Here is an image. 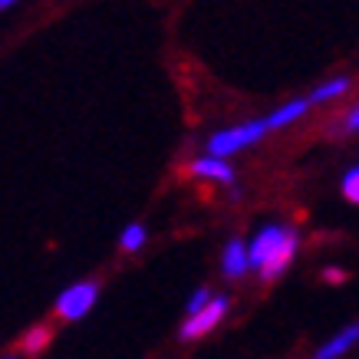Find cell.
<instances>
[{
	"label": "cell",
	"instance_id": "6da1fadb",
	"mask_svg": "<svg viewBox=\"0 0 359 359\" xmlns=\"http://www.w3.org/2000/svg\"><path fill=\"white\" fill-rule=\"evenodd\" d=\"M297 244H300L297 231L283 228V224H267L248 244V261L267 280H273V277H280L290 267V261H294V254H297Z\"/></svg>",
	"mask_w": 359,
	"mask_h": 359
},
{
	"label": "cell",
	"instance_id": "7a4b0ae2",
	"mask_svg": "<svg viewBox=\"0 0 359 359\" xmlns=\"http://www.w3.org/2000/svg\"><path fill=\"white\" fill-rule=\"evenodd\" d=\"M267 122L264 119H254V122H244V126H234V129H224V132H215L211 142H208V155L211 158H224L228 162L234 152H244L248 145L261 142L267 135Z\"/></svg>",
	"mask_w": 359,
	"mask_h": 359
},
{
	"label": "cell",
	"instance_id": "3957f363",
	"mask_svg": "<svg viewBox=\"0 0 359 359\" xmlns=\"http://www.w3.org/2000/svg\"><path fill=\"white\" fill-rule=\"evenodd\" d=\"M99 300V283L96 280H79V283H69L63 294L56 297V316L66 320V323H76L83 316L96 306Z\"/></svg>",
	"mask_w": 359,
	"mask_h": 359
},
{
	"label": "cell",
	"instance_id": "277c9868",
	"mask_svg": "<svg viewBox=\"0 0 359 359\" xmlns=\"http://www.w3.org/2000/svg\"><path fill=\"white\" fill-rule=\"evenodd\" d=\"M224 313H228V297H211L201 313L188 316L185 327L178 330V337L185 339V343H191V339H201L205 333H211V330H215L221 320H224Z\"/></svg>",
	"mask_w": 359,
	"mask_h": 359
},
{
	"label": "cell",
	"instance_id": "5b68a950",
	"mask_svg": "<svg viewBox=\"0 0 359 359\" xmlns=\"http://www.w3.org/2000/svg\"><path fill=\"white\" fill-rule=\"evenodd\" d=\"M191 172H195L198 178H211V182H221V185H234V168H231L224 158H211V155L195 158V162H191Z\"/></svg>",
	"mask_w": 359,
	"mask_h": 359
},
{
	"label": "cell",
	"instance_id": "8992f818",
	"mask_svg": "<svg viewBox=\"0 0 359 359\" xmlns=\"http://www.w3.org/2000/svg\"><path fill=\"white\" fill-rule=\"evenodd\" d=\"M359 339V323H349L343 333H337L333 339H327L323 346L316 349V356L313 359H339L343 353H349V346Z\"/></svg>",
	"mask_w": 359,
	"mask_h": 359
},
{
	"label": "cell",
	"instance_id": "52a82bcc",
	"mask_svg": "<svg viewBox=\"0 0 359 359\" xmlns=\"http://www.w3.org/2000/svg\"><path fill=\"white\" fill-rule=\"evenodd\" d=\"M221 267L228 277H244L250 271V261H248V244L244 241H228L224 248V257H221Z\"/></svg>",
	"mask_w": 359,
	"mask_h": 359
},
{
	"label": "cell",
	"instance_id": "ba28073f",
	"mask_svg": "<svg viewBox=\"0 0 359 359\" xmlns=\"http://www.w3.org/2000/svg\"><path fill=\"white\" fill-rule=\"evenodd\" d=\"M306 109H310V102H306V99H294V102L280 106L277 112L264 116V122H267V129H283V126H290V122L300 119V116H304Z\"/></svg>",
	"mask_w": 359,
	"mask_h": 359
},
{
	"label": "cell",
	"instance_id": "9c48e42d",
	"mask_svg": "<svg viewBox=\"0 0 359 359\" xmlns=\"http://www.w3.org/2000/svg\"><path fill=\"white\" fill-rule=\"evenodd\" d=\"M50 339H53V330L46 327V323H36V327H30V333L20 339V353L36 356V353H43V349L50 346Z\"/></svg>",
	"mask_w": 359,
	"mask_h": 359
},
{
	"label": "cell",
	"instance_id": "30bf717a",
	"mask_svg": "<svg viewBox=\"0 0 359 359\" xmlns=\"http://www.w3.org/2000/svg\"><path fill=\"white\" fill-rule=\"evenodd\" d=\"M346 89H349V79L337 76V79H330V83H323L320 89H313V93L306 96V102H310V106H320V102H327V99L339 96V93H346Z\"/></svg>",
	"mask_w": 359,
	"mask_h": 359
},
{
	"label": "cell",
	"instance_id": "8fae6325",
	"mask_svg": "<svg viewBox=\"0 0 359 359\" xmlns=\"http://www.w3.org/2000/svg\"><path fill=\"white\" fill-rule=\"evenodd\" d=\"M149 241V231H145V224H139V221H132L129 228L119 234V248L122 250H139L142 244Z\"/></svg>",
	"mask_w": 359,
	"mask_h": 359
},
{
	"label": "cell",
	"instance_id": "7c38bea8",
	"mask_svg": "<svg viewBox=\"0 0 359 359\" xmlns=\"http://www.w3.org/2000/svg\"><path fill=\"white\" fill-rule=\"evenodd\" d=\"M343 195H346L353 205H359V165L343 175Z\"/></svg>",
	"mask_w": 359,
	"mask_h": 359
},
{
	"label": "cell",
	"instance_id": "4fadbf2b",
	"mask_svg": "<svg viewBox=\"0 0 359 359\" xmlns=\"http://www.w3.org/2000/svg\"><path fill=\"white\" fill-rule=\"evenodd\" d=\"M211 290H208V287H198L195 294L188 297V316H195V313H201V310H205L208 306V300H211Z\"/></svg>",
	"mask_w": 359,
	"mask_h": 359
},
{
	"label": "cell",
	"instance_id": "5bb4252c",
	"mask_svg": "<svg viewBox=\"0 0 359 359\" xmlns=\"http://www.w3.org/2000/svg\"><path fill=\"white\" fill-rule=\"evenodd\" d=\"M343 132H359V106L346 116V122H343Z\"/></svg>",
	"mask_w": 359,
	"mask_h": 359
},
{
	"label": "cell",
	"instance_id": "9a60e30c",
	"mask_svg": "<svg viewBox=\"0 0 359 359\" xmlns=\"http://www.w3.org/2000/svg\"><path fill=\"white\" fill-rule=\"evenodd\" d=\"M13 7H17L13 0H0V13H4V11H13Z\"/></svg>",
	"mask_w": 359,
	"mask_h": 359
},
{
	"label": "cell",
	"instance_id": "2e32d148",
	"mask_svg": "<svg viewBox=\"0 0 359 359\" xmlns=\"http://www.w3.org/2000/svg\"><path fill=\"white\" fill-rule=\"evenodd\" d=\"M4 359H27V356H4Z\"/></svg>",
	"mask_w": 359,
	"mask_h": 359
}]
</instances>
